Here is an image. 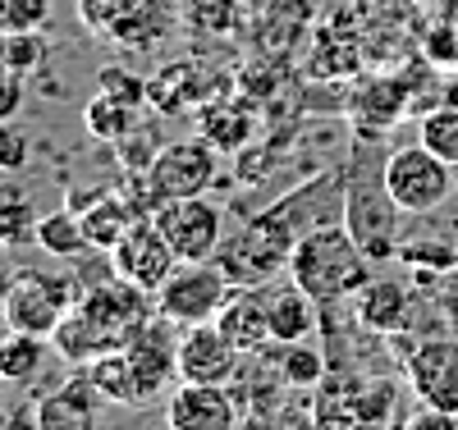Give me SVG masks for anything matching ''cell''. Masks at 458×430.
<instances>
[{
    "instance_id": "5b68a950",
    "label": "cell",
    "mask_w": 458,
    "mask_h": 430,
    "mask_svg": "<svg viewBox=\"0 0 458 430\" xmlns=\"http://www.w3.org/2000/svg\"><path fill=\"white\" fill-rule=\"evenodd\" d=\"M216 147L207 138H188V142H170L147 161L142 174V198L147 207H165V202H183V198H202L216 183Z\"/></svg>"
},
{
    "instance_id": "ac0fdd59",
    "label": "cell",
    "mask_w": 458,
    "mask_h": 430,
    "mask_svg": "<svg viewBox=\"0 0 458 430\" xmlns=\"http://www.w3.org/2000/svg\"><path fill=\"white\" fill-rule=\"evenodd\" d=\"M412 316V302H408V289L399 280H371L362 293H358V321L376 334H394L403 330Z\"/></svg>"
},
{
    "instance_id": "4dcf8cb0",
    "label": "cell",
    "mask_w": 458,
    "mask_h": 430,
    "mask_svg": "<svg viewBox=\"0 0 458 430\" xmlns=\"http://www.w3.org/2000/svg\"><path fill=\"white\" fill-rule=\"evenodd\" d=\"M97 92H110V97H120L124 105H138V110L147 105V83L133 73H120V69H106L97 78Z\"/></svg>"
},
{
    "instance_id": "d6a6232c",
    "label": "cell",
    "mask_w": 458,
    "mask_h": 430,
    "mask_svg": "<svg viewBox=\"0 0 458 430\" xmlns=\"http://www.w3.org/2000/svg\"><path fill=\"white\" fill-rule=\"evenodd\" d=\"M403 430H458V412H445V408H431V403H422L412 417H408V426Z\"/></svg>"
},
{
    "instance_id": "7c38bea8",
    "label": "cell",
    "mask_w": 458,
    "mask_h": 430,
    "mask_svg": "<svg viewBox=\"0 0 458 430\" xmlns=\"http://www.w3.org/2000/svg\"><path fill=\"white\" fill-rule=\"evenodd\" d=\"M165 426L170 430H239L234 394L225 384L179 380V389L165 399Z\"/></svg>"
},
{
    "instance_id": "8fae6325",
    "label": "cell",
    "mask_w": 458,
    "mask_h": 430,
    "mask_svg": "<svg viewBox=\"0 0 458 430\" xmlns=\"http://www.w3.org/2000/svg\"><path fill=\"white\" fill-rule=\"evenodd\" d=\"M239 353H243V348L229 339L216 321L183 325V334H179V380L229 384L234 371H239Z\"/></svg>"
},
{
    "instance_id": "1f68e13d",
    "label": "cell",
    "mask_w": 458,
    "mask_h": 430,
    "mask_svg": "<svg viewBox=\"0 0 458 430\" xmlns=\"http://www.w3.org/2000/svg\"><path fill=\"white\" fill-rule=\"evenodd\" d=\"M23 97H28V88H23V73H14V69L0 64V120H14L19 105H23Z\"/></svg>"
},
{
    "instance_id": "7a4b0ae2",
    "label": "cell",
    "mask_w": 458,
    "mask_h": 430,
    "mask_svg": "<svg viewBox=\"0 0 458 430\" xmlns=\"http://www.w3.org/2000/svg\"><path fill=\"white\" fill-rule=\"evenodd\" d=\"M312 198V188L293 192V198H284L280 207L252 215L234 239H225L216 261L229 280H234V289H248V284H271V275H280V270H289V257L298 248V239L308 229H317V220H298L302 215V202Z\"/></svg>"
},
{
    "instance_id": "3957f363",
    "label": "cell",
    "mask_w": 458,
    "mask_h": 430,
    "mask_svg": "<svg viewBox=\"0 0 458 430\" xmlns=\"http://www.w3.org/2000/svg\"><path fill=\"white\" fill-rule=\"evenodd\" d=\"M289 280L308 289L317 302H339V298H358L376 275H371V257L349 233V224L326 220L298 239L289 257Z\"/></svg>"
},
{
    "instance_id": "484cf974",
    "label": "cell",
    "mask_w": 458,
    "mask_h": 430,
    "mask_svg": "<svg viewBox=\"0 0 458 430\" xmlns=\"http://www.w3.org/2000/svg\"><path fill=\"white\" fill-rule=\"evenodd\" d=\"M248 129H252V120H248L243 110H234V105H216V110H202V138H207L211 147L234 151L239 142H248Z\"/></svg>"
},
{
    "instance_id": "4316f807",
    "label": "cell",
    "mask_w": 458,
    "mask_h": 430,
    "mask_svg": "<svg viewBox=\"0 0 458 430\" xmlns=\"http://www.w3.org/2000/svg\"><path fill=\"white\" fill-rule=\"evenodd\" d=\"M37 215L23 198H0V248H14V243H28L37 233Z\"/></svg>"
},
{
    "instance_id": "ba28073f",
    "label": "cell",
    "mask_w": 458,
    "mask_h": 430,
    "mask_svg": "<svg viewBox=\"0 0 458 430\" xmlns=\"http://www.w3.org/2000/svg\"><path fill=\"white\" fill-rule=\"evenodd\" d=\"M73 302H79V289L69 280L42 275V270H19L10 289L0 293V316H5V330H28V334L55 339L64 311Z\"/></svg>"
},
{
    "instance_id": "f1b7e54d",
    "label": "cell",
    "mask_w": 458,
    "mask_h": 430,
    "mask_svg": "<svg viewBox=\"0 0 458 430\" xmlns=\"http://www.w3.org/2000/svg\"><path fill=\"white\" fill-rule=\"evenodd\" d=\"M47 19H51V0H0V37L37 32Z\"/></svg>"
},
{
    "instance_id": "83f0119b",
    "label": "cell",
    "mask_w": 458,
    "mask_h": 430,
    "mask_svg": "<svg viewBox=\"0 0 458 430\" xmlns=\"http://www.w3.org/2000/svg\"><path fill=\"white\" fill-rule=\"evenodd\" d=\"M280 371H284V380H289L293 389H308V384H317V380H321L326 362H321L317 348H308V343H284V353H280Z\"/></svg>"
},
{
    "instance_id": "2e32d148",
    "label": "cell",
    "mask_w": 458,
    "mask_h": 430,
    "mask_svg": "<svg viewBox=\"0 0 458 430\" xmlns=\"http://www.w3.org/2000/svg\"><path fill=\"white\" fill-rule=\"evenodd\" d=\"M216 325L234 339L243 353H257V348L271 343V316H266V284H248V289H234L229 302L220 307Z\"/></svg>"
},
{
    "instance_id": "d4e9b609",
    "label": "cell",
    "mask_w": 458,
    "mask_h": 430,
    "mask_svg": "<svg viewBox=\"0 0 458 430\" xmlns=\"http://www.w3.org/2000/svg\"><path fill=\"white\" fill-rule=\"evenodd\" d=\"M47 55H51V46H47L42 28H37V32H5V37H0V64L23 73V78L42 69Z\"/></svg>"
},
{
    "instance_id": "277c9868",
    "label": "cell",
    "mask_w": 458,
    "mask_h": 430,
    "mask_svg": "<svg viewBox=\"0 0 458 430\" xmlns=\"http://www.w3.org/2000/svg\"><path fill=\"white\" fill-rule=\"evenodd\" d=\"M386 188H390V198L403 215H431L449 202V192L458 188L454 179V165H445L440 156L422 142H412V147H399L390 151L386 161Z\"/></svg>"
},
{
    "instance_id": "cb8c5ba5",
    "label": "cell",
    "mask_w": 458,
    "mask_h": 430,
    "mask_svg": "<svg viewBox=\"0 0 458 430\" xmlns=\"http://www.w3.org/2000/svg\"><path fill=\"white\" fill-rule=\"evenodd\" d=\"M422 147H431L445 165H454L458 170V105H436V110H427L422 114V138H417Z\"/></svg>"
},
{
    "instance_id": "6da1fadb",
    "label": "cell",
    "mask_w": 458,
    "mask_h": 430,
    "mask_svg": "<svg viewBox=\"0 0 458 430\" xmlns=\"http://www.w3.org/2000/svg\"><path fill=\"white\" fill-rule=\"evenodd\" d=\"M151 307H157V298H151L147 289H138V284H129V280L97 284V289L79 293V302L64 311V321H60V330H55L60 358H69V362H92V358H101V353L124 348V343L147 325Z\"/></svg>"
},
{
    "instance_id": "e575fe53",
    "label": "cell",
    "mask_w": 458,
    "mask_h": 430,
    "mask_svg": "<svg viewBox=\"0 0 458 430\" xmlns=\"http://www.w3.org/2000/svg\"><path fill=\"white\" fill-rule=\"evenodd\" d=\"M454 179H458V170H454Z\"/></svg>"
},
{
    "instance_id": "836d02e7",
    "label": "cell",
    "mask_w": 458,
    "mask_h": 430,
    "mask_svg": "<svg viewBox=\"0 0 458 430\" xmlns=\"http://www.w3.org/2000/svg\"><path fill=\"white\" fill-rule=\"evenodd\" d=\"M445 105H458V78H449V83H445Z\"/></svg>"
},
{
    "instance_id": "44dd1931",
    "label": "cell",
    "mask_w": 458,
    "mask_h": 430,
    "mask_svg": "<svg viewBox=\"0 0 458 430\" xmlns=\"http://www.w3.org/2000/svg\"><path fill=\"white\" fill-rule=\"evenodd\" d=\"M88 380L101 389L106 403H129V408L147 403L142 389H138V375H133V367H129V358H124V348L92 358V362H88Z\"/></svg>"
},
{
    "instance_id": "5bb4252c",
    "label": "cell",
    "mask_w": 458,
    "mask_h": 430,
    "mask_svg": "<svg viewBox=\"0 0 458 430\" xmlns=\"http://www.w3.org/2000/svg\"><path fill=\"white\" fill-rule=\"evenodd\" d=\"M170 325V321H165ZM161 321H147L129 343H124V358L138 375V389H142V399L151 403L161 394V389L179 375V339L165 330Z\"/></svg>"
},
{
    "instance_id": "52a82bcc",
    "label": "cell",
    "mask_w": 458,
    "mask_h": 430,
    "mask_svg": "<svg viewBox=\"0 0 458 430\" xmlns=\"http://www.w3.org/2000/svg\"><path fill=\"white\" fill-rule=\"evenodd\" d=\"M229 293L234 280L220 270V261H179L174 275L157 289V316L170 325H202L220 316Z\"/></svg>"
},
{
    "instance_id": "d6986e66",
    "label": "cell",
    "mask_w": 458,
    "mask_h": 430,
    "mask_svg": "<svg viewBox=\"0 0 458 430\" xmlns=\"http://www.w3.org/2000/svg\"><path fill=\"white\" fill-rule=\"evenodd\" d=\"M47 367V339L28 334V330H10L0 339V380L5 384H32Z\"/></svg>"
},
{
    "instance_id": "f546056e",
    "label": "cell",
    "mask_w": 458,
    "mask_h": 430,
    "mask_svg": "<svg viewBox=\"0 0 458 430\" xmlns=\"http://www.w3.org/2000/svg\"><path fill=\"white\" fill-rule=\"evenodd\" d=\"M28 133L14 120H0V174H19L28 165Z\"/></svg>"
},
{
    "instance_id": "603a6c76",
    "label": "cell",
    "mask_w": 458,
    "mask_h": 430,
    "mask_svg": "<svg viewBox=\"0 0 458 430\" xmlns=\"http://www.w3.org/2000/svg\"><path fill=\"white\" fill-rule=\"evenodd\" d=\"M83 124H88V133L101 138V142H120V138H129L133 124H138V105H124L120 97L97 92V97L88 101V110H83Z\"/></svg>"
},
{
    "instance_id": "4fadbf2b",
    "label": "cell",
    "mask_w": 458,
    "mask_h": 430,
    "mask_svg": "<svg viewBox=\"0 0 458 430\" xmlns=\"http://www.w3.org/2000/svg\"><path fill=\"white\" fill-rule=\"evenodd\" d=\"M408 380L417 389V399L458 412V339H427L417 343V353L408 362Z\"/></svg>"
},
{
    "instance_id": "9c48e42d",
    "label": "cell",
    "mask_w": 458,
    "mask_h": 430,
    "mask_svg": "<svg viewBox=\"0 0 458 430\" xmlns=\"http://www.w3.org/2000/svg\"><path fill=\"white\" fill-rule=\"evenodd\" d=\"M110 261H114V275L147 289L151 298H157V289L174 275V266H179L165 229L157 224V215H138L124 239L110 248Z\"/></svg>"
},
{
    "instance_id": "e0dca14e",
    "label": "cell",
    "mask_w": 458,
    "mask_h": 430,
    "mask_svg": "<svg viewBox=\"0 0 458 430\" xmlns=\"http://www.w3.org/2000/svg\"><path fill=\"white\" fill-rule=\"evenodd\" d=\"M266 316H271V343H302L317 325V298L308 289L289 284H266Z\"/></svg>"
},
{
    "instance_id": "ffe728a7",
    "label": "cell",
    "mask_w": 458,
    "mask_h": 430,
    "mask_svg": "<svg viewBox=\"0 0 458 430\" xmlns=\"http://www.w3.org/2000/svg\"><path fill=\"white\" fill-rule=\"evenodd\" d=\"M138 220V207H129L124 198H110V192H97L92 207L83 211V229H88V243L110 252L114 243L129 233V224Z\"/></svg>"
},
{
    "instance_id": "7402d4cb",
    "label": "cell",
    "mask_w": 458,
    "mask_h": 430,
    "mask_svg": "<svg viewBox=\"0 0 458 430\" xmlns=\"http://www.w3.org/2000/svg\"><path fill=\"white\" fill-rule=\"evenodd\" d=\"M32 243L42 248V252H51V257H64V261L83 257V252L92 248V243H88V229H83V215H79V211H51V215H42V220H37Z\"/></svg>"
},
{
    "instance_id": "8992f818",
    "label": "cell",
    "mask_w": 458,
    "mask_h": 430,
    "mask_svg": "<svg viewBox=\"0 0 458 430\" xmlns=\"http://www.w3.org/2000/svg\"><path fill=\"white\" fill-rule=\"evenodd\" d=\"M403 211L394 207L390 188H386V165L380 170H362L353 165L349 188H344V224L362 243V252L371 261H390L394 257V220Z\"/></svg>"
},
{
    "instance_id": "30bf717a",
    "label": "cell",
    "mask_w": 458,
    "mask_h": 430,
    "mask_svg": "<svg viewBox=\"0 0 458 430\" xmlns=\"http://www.w3.org/2000/svg\"><path fill=\"white\" fill-rule=\"evenodd\" d=\"M157 224L165 229V239L174 248L179 261H216L220 243H225V215L216 202L202 198H183V202H165L151 211Z\"/></svg>"
},
{
    "instance_id": "9a60e30c",
    "label": "cell",
    "mask_w": 458,
    "mask_h": 430,
    "mask_svg": "<svg viewBox=\"0 0 458 430\" xmlns=\"http://www.w3.org/2000/svg\"><path fill=\"white\" fill-rule=\"evenodd\" d=\"M97 403H101V389L79 375V380H64L55 394L37 399V412H32V426L37 430H97Z\"/></svg>"
}]
</instances>
